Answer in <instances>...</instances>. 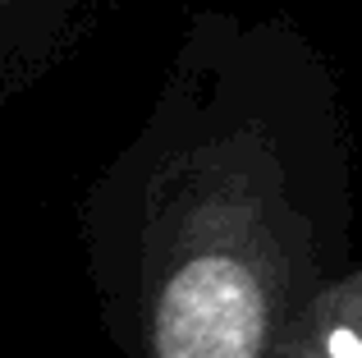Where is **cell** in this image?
Instances as JSON below:
<instances>
[{
	"label": "cell",
	"instance_id": "1",
	"mask_svg": "<svg viewBox=\"0 0 362 358\" xmlns=\"http://www.w3.org/2000/svg\"><path fill=\"white\" fill-rule=\"evenodd\" d=\"M358 230L326 51L280 9H193L129 143L78 202L101 331L124 358H280Z\"/></svg>",
	"mask_w": 362,
	"mask_h": 358
},
{
	"label": "cell",
	"instance_id": "2",
	"mask_svg": "<svg viewBox=\"0 0 362 358\" xmlns=\"http://www.w3.org/2000/svg\"><path fill=\"white\" fill-rule=\"evenodd\" d=\"M92 0H0V101L33 88L74 51Z\"/></svg>",
	"mask_w": 362,
	"mask_h": 358
},
{
	"label": "cell",
	"instance_id": "3",
	"mask_svg": "<svg viewBox=\"0 0 362 358\" xmlns=\"http://www.w3.org/2000/svg\"><path fill=\"white\" fill-rule=\"evenodd\" d=\"M280 358H362V258L303 304Z\"/></svg>",
	"mask_w": 362,
	"mask_h": 358
}]
</instances>
